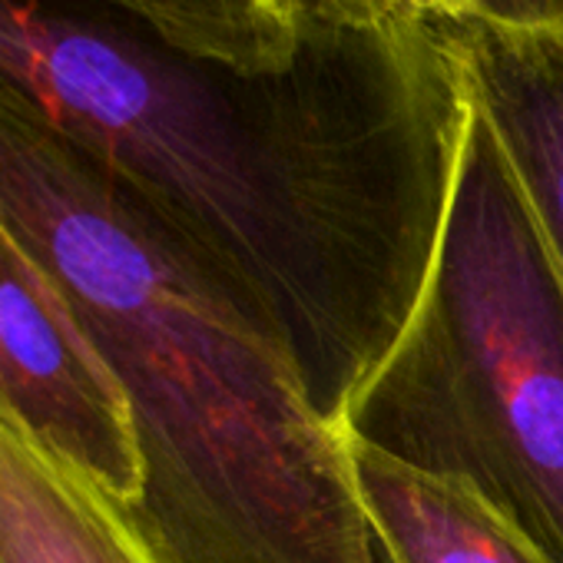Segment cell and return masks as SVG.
Masks as SVG:
<instances>
[{
  "label": "cell",
  "mask_w": 563,
  "mask_h": 563,
  "mask_svg": "<svg viewBox=\"0 0 563 563\" xmlns=\"http://www.w3.org/2000/svg\"><path fill=\"white\" fill-rule=\"evenodd\" d=\"M0 411L67 477L136 507L143 464L123 388L41 258L0 219Z\"/></svg>",
  "instance_id": "obj_3"
},
{
  "label": "cell",
  "mask_w": 563,
  "mask_h": 563,
  "mask_svg": "<svg viewBox=\"0 0 563 563\" xmlns=\"http://www.w3.org/2000/svg\"><path fill=\"white\" fill-rule=\"evenodd\" d=\"M345 441L382 563H556L471 484Z\"/></svg>",
  "instance_id": "obj_5"
},
{
  "label": "cell",
  "mask_w": 563,
  "mask_h": 563,
  "mask_svg": "<svg viewBox=\"0 0 563 563\" xmlns=\"http://www.w3.org/2000/svg\"><path fill=\"white\" fill-rule=\"evenodd\" d=\"M441 24L461 57L471 97L563 258V34Z\"/></svg>",
  "instance_id": "obj_4"
},
{
  "label": "cell",
  "mask_w": 563,
  "mask_h": 563,
  "mask_svg": "<svg viewBox=\"0 0 563 563\" xmlns=\"http://www.w3.org/2000/svg\"><path fill=\"white\" fill-rule=\"evenodd\" d=\"M342 431L471 484L563 563V258L471 90L421 299Z\"/></svg>",
  "instance_id": "obj_2"
},
{
  "label": "cell",
  "mask_w": 563,
  "mask_h": 563,
  "mask_svg": "<svg viewBox=\"0 0 563 563\" xmlns=\"http://www.w3.org/2000/svg\"><path fill=\"white\" fill-rule=\"evenodd\" d=\"M424 14L448 24L563 34V0H424Z\"/></svg>",
  "instance_id": "obj_8"
},
{
  "label": "cell",
  "mask_w": 563,
  "mask_h": 563,
  "mask_svg": "<svg viewBox=\"0 0 563 563\" xmlns=\"http://www.w3.org/2000/svg\"><path fill=\"white\" fill-rule=\"evenodd\" d=\"M0 219L126 395L146 563H382L345 431L299 362L113 169L0 100Z\"/></svg>",
  "instance_id": "obj_1"
},
{
  "label": "cell",
  "mask_w": 563,
  "mask_h": 563,
  "mask_svg": "<svg viewBox=\"0 0 563 563\" xmlns=\"http://www.w3.org/2000/svg\"><path fill=\"white\" fill-rule=\"evenodd\" d=\"M0 563H146L120 517L0 411Z\"/></svg>",
  "instance_id": "obj_6"
},
{
  "label": "cell",
  "mask_w": 563,
  "mask_h": 563,
  "mask_svg": "<svg viewBox=\"0 0 563 563\" xmlns=\"http://www.w3.org/2000/svg\"><path fill=\"white\" fill-rule=\"evenodd\" d=\"M176 44L242 70L289 67L299 27L289 0H126Z\"/></svg>",
  "instance_id": "obj_7"
},
{
  "label": "cell",
  "mask_w": 563,
  "mask_h": 563,
  "mask_svg": "<svg viewBox=\"0 0 563 563\" xmlns=\"http://www.w3.org/2000/svg\"><path fill=\"white\" fill-rule=\"evenodd\" d=\"M296 27L309 24H345V27H375L395 21H418L424 0H289Z\"/></svg>",
  "instance_id": "obj_9"
}]
</instances>
